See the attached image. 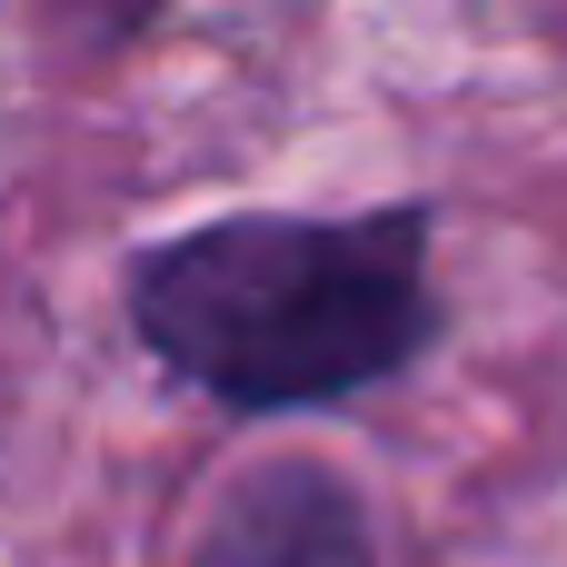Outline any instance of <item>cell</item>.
Wrapping results in <instances>:
<instances>
[{
  "mask_svg": "<svg viewBox=\"0 0 567 567\" xmlns=\"http://www.w3.org/2000/svg\"><path fill=\"white\" fill-rule=\"evenodd\" d=\"M130 329L169 379H189L239 419L369 399L439 339L429 209L199 219L130 259Z\"/></svg>",
  "mask_w": 567,
  "mask_h": 567,
  "instance_id": "6da1fadb",
  "label": "cell"
},
{
  "mask_svg": "<svg viewBox=\"0 0 567 567\" xmlns=\"http://www.w3.org/2000/svg\"><path fill=\"white\" fill-rule=\"evenodd\" d=\"M60 10H70L90 40H130V30H150V10H159V0H60Z\"/></svg>",
  "mask_w": 567,
  "mask_h": 567,
  "instance_id": "3957f363",
  "label": "cell"
},
{
  "mask_svg": "<svg viewBox=\"0 0 567 567\" xmlns=\"http://www.w3.org/2000/svg\"><path fill=\"white\" fill-rule=\"evenodd\" d=\"M189 567H379V538H369V508L339 468L269 458L209 508Z\"/></svg>",
  "mask_w": 567,
  "mask_h": 567,
  "instance_id": "7a4b0ae2",
  "label": "cell"
}]
</instances>
